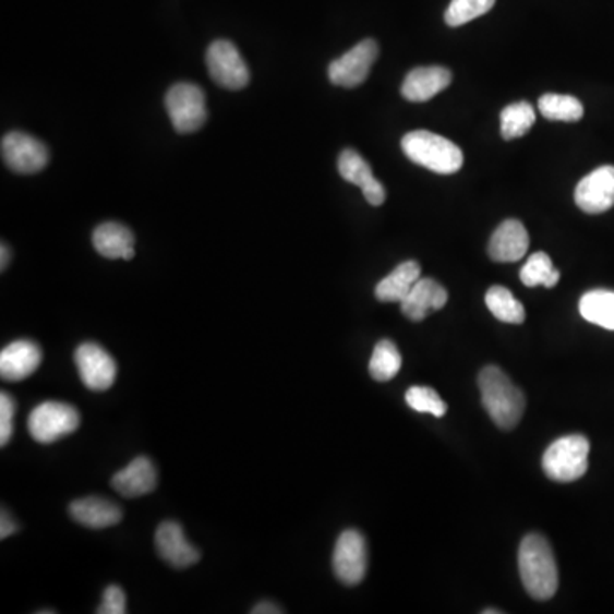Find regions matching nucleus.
Masks as SVG:
<instances>
[{
    "label": "nucleus",
    "instance_id": "nucleus-33",
    "mask_svg": "<svg viewBox=\"0 0 614 614\" xmlns=\"http://www.w3.org/2000/svg\"><path fill=\"white\" fill-rule=\"evenodd\" d=\"M362 193H364L369 204L374 205V207H380V205L384 204V200H386V190H384L380 180L376 183H372L369 189L362 190Z\"/></svg>",
    "mask_w": 614,
    "mask_h": 614
},
{
    "label": "nucleus",
    "instance_id": "nucleus-27",
    "mask_svg": "<svg viewBox=\"0 0 614 614\" xmlns=\"http://www.w3.org/2000/svg\"><path fill=\"white\" fill-rule=\"evenodd\" d=\"M541 115L553 122H579L583 117V105L574 96L543 95L538 101Z\"/></svg>",
    "mask_w": 614,
    "mask_h": 614
},
{
    "label": "nucleus",
    "instance_id": "nucleus-20",
    "mask_svg": "<svg viewBox=\"0 0 614 614\" xmlns=\"http://www.w3.org/2000/svg\"><path fill=\"white\" fill-rule=\"evenodd\" d=\"M93 244L99 255L108 260H132L135 256V236L123 224L105 222L96 227Z\"/></svg>",
    "mask_w": 614,
    "mask_h": 614
},
{
    "label": "nucleus",
    "instance_id": "nucleus-1",
    "mask_svg": "<svg viewBox=\"0 0 614 614\" xmlns=\"http://www.w3.org/2000/svg\"><path fill=\"white\" fill-rule=\"evenodd\" d=\"M519 574L526 592L537 601H549L558 591V567L549 540L528 534L519 546Z\"/></svg>",
    "mask_w": 614,
    "mask_h": 614
},
{
    "label": "nucleus",
    "instance_id": "nucleus-15",
    "mask_svg": "<svg viewBox=\"0 0 614 614\" xmlns=\"http://www.w3.org/2000/svg\"><path fill=\"white\" fill-rule=\"evenodd\" d=\"M449 293L434 278H420L407 298L399 302L401 313L410 322L420 323L434 311L443 310L447 304Z\"/></svg>",
    "mask_w": 614,
    "mask_h": 614
},
{
    "label": "nucleus",
    "instance_id": "nucleus-26",
    "mask_svg": "<svg viewBox=\"0 0 614 614\" xmlns=\"http://www.w3.org/2000/svg\"><path fill=\"white\" fill-rule=\"evenodd\" d=\"M558 280L559 272L553 266L552 258L543 251L529 256L528 262L520 268V282L526 287L543 286L552 289Z\"/></svg>",
    "mask_w": 614,
    "mask_h": 614
},
{
    "label": "nucleus",
    "instance_id": "nucleus-4",
    "mask_svg": "<svg viewBox=\"0 0 614 614\" xmlns=\"http://www.w3.org/2000/svg\"><path fill=\"white\" fill-rule=\"evenodd\" d=\"M591 444L580 434L565 435L546 449L543 470L553 482H577L589 468Z\"/></svg>",
    "mask_w": 614,
    "mask_h": 614
},
{
    "label": "nucleus",
    "instance_id": "nucleus-24",
    "mask_svg": "<svg viewBox=\"0 0 614 614\" xmlns=\"http://www.w3.org/2000/svg\"><path fill=\"white\" fill-rule=\"evenodd\" d=\"M537 122V113L528 101L514 103L501 113V133L505 141L522 137Z\"/></svg>",
    "mask_w": 614,
    "mask_h": 614
},
{
    "label": "nucleus",
    "instance_id": "nucleus-30",
    "mask_svg": "<svg viewBox=\"0 0 614 614\" xmlns=\"http://www.w3.org/2000/svg\"><path fill=\"white\" fill-rule=\"evenodd\" d=\"M405 399H407L408 407L419 413H429L437 419L447 413L446 401L437 395L435 389L426 388V386H411L405 395Z\"/></svg>",
    "mask_w": 614,
    "mask_h": 614
},
{
    "label": "nucleus",
    "instance_id": "nucleus-37",
    "mask_svg": "<svg viewBox=\"0 0 614 614\" xmlns=\"http://www.w3.org/2000/svg\"><path fill=\"white\" fill-rule=\"evenodd\" d=\"M492 613L501 614L502 611L501 610H485V611H483V614H492Z\"/></svg>",
    "mask_w": 614,
    "mask_h": 614
},
{
    "label": "nucleus",
    "instance_id": "nucleus-3",
    "mask_svg": "<svg viewBox=\"0 0 614 614\" xmlns=\"http://www.w3.org/2000/svg\"><path fill=\"white\" fill-rule=\"evenodd\" d=\"M401 149L410 161L438 174H454L465 162L458 145L426 130L407 133L401 141Z\"/></svg>",
    "mask_w": 614,
    "mask_h": 614
},
{
    "label": "nucleus",
    "instance_id": "nucleus-18",
    "mask_svg": "<svg viewBox=\"0 0 614 614\" xmlns=\"http://www.w3.org/2000/svg\"><path fill=\"white\" fill-rule=\"evenodd\" d=\"M41 357L35 341H14L0 352V376L5 381L26 380L39 368Z\"/></svg>",
    "mask_w": 614,
    "mask_h": 614
},
{
    "label": "nucleus",
    "instance_id": "nucleus-29",
    "mask_svg": "<svg viewBox=\"0 0 614 614\" xmlns=\"http://www.w3.org/2000/svg\"><path fill=\"white\" fill-rule=\"evenodd\" d=\"M493 5H495V0H453L444 20L450 28H458L462 24L483 16Z\"/></svg>",
    "mask_w": 614,
    "mask_h": 614
},
{
    "label": "nucleus",
    "instance_id": "nucleus-35",
    "mask_svg": "<svg viewBox=\"0 0 614 614\" xmlns=\"http://www.w3.org/2000/svg\"><path fill=\"white\" fill-rule=\"evenodd\" d=\"M251 613H255V614H278V613H284V610H282V607H278L277 604L260 603V604H256V606L253 607V610H251Z\"/></svg>",
    "mask_w": 614,
    "mask_h": 614
},
{
    "label": "nucleus",
    "instance_id": "nucleus-2",
    "mask_svg": "<svg viewBox=\"0 0 614 614\" xmlns=\"http://www.w3.org/2000/svg\"><path fill=\"white\" fill-rule=\"evenodd\" d=\"M478 388L490 419L502 431H513L525 416L526 398L497 365H486L478 376Z\"/></svg>",
    "mask_w": 614,
    "mask_h": 614
},
{
    "label": "nucleus",
    "instance_id": "nucleus-5",
    "mask_svg": "<svg viewBox=\"0 0 614 614\" xmlns=\"http://www.w3.org/2000/svg\"><path fill=\"white\" fill-rule=\"evenodd\" d=\"M166 110L178 133L198 132L207 122V103L202 87L178 83L166 93Z\"/></svg>",
    "mask_w": 614,
    "mask_h": 614
},
{
    "label": "nucleus",
    "instance_id": "nucleus-22",
    "mask_svg": "<svg viewBox=\"0 0 614 614\" xmlns=\"http://www.w3.org/2000/svg\"><path fill=\"white\" fill-rule=\"evenodd\" d=\"M579 311L586 322L614 332V290H589L580 298Z\"/></svg>",
    "mask_w": 614,
    "mask_h": 614
},
{
    "label": "nucleus",
    "instance_id": "nucleus-36",
    "mask_svg": "<svg viewBox=\"0 0 614 614\" xmlns=\"http://www.w3.org/2000/svg\"><path fill=\"white\" fill-rule=\"evenodd\" d=\"M0 253H2V262H0V268H2V272H4L5 268H8L9 258H11V253H9V248L5 246V243H2V251H0Z\"/></svg>",
    "mask_w": 614,
    "mask_h": 614
},
{
    "label": "nucleus",
    "instance_id": "nucleus-7",
    "mask_svg": "<svg viewBox=\"0 0 614 614\" xmlns=\"http://www.w3.org/2000/svg\"><path fill=\"white\" fill-rule=\"evenodd\" d=\"M205 60H207L208 74L224 89H244L250 84V69L231 41L227 39L214 41L208 47Z\"/></svg>",
    "mask_w": 614,
    "mask_h": 614
},
{
    "label": "nucleus",
    "instance_id": "nucleus-8",
    "mask_svg": "<svg viewBox=\"0 0 614 614\" xmlns=\"http://www.w3.org/2000/svg\"><path fill=\"white\" fill-rule=\"evenodd\" d=\"M380 57V45L374 39H362L352 50L347 51L340 59L333 60L328 67V77L335 86H360L371 74V69Z\"/></svg>",
    "mask_w": 614,
    "mask_h": 614
},
{
    "label": "nucleus",
    "instance_id": "nucleus-6",
    "mask_svg": "<svg viewBox=\"0 0 614 614\" xmlns=\"http://www.w3.org/2000/svg\"><path fill=\"white\" fill-rule=\"evenodd\" d=\"M81 423L79 411L72 405L45 401L32 411L28 429L39 444L57 443L65 435L74 434Z\"/></svg>",
    "mask_w": 614,
    "mask_h": 614
},
{
    "label": "nucleus",
    "instance_id": "nucleus-10",
    "mask_svg": "<svg viewBox=\"0 0 614 614\" xmlns=\"http://www.w3.org/2000/svg\"><path fill=\"white\" fill-rule=\"evenodd\" d=\"M333 571L345 586L362 582L368 571V543L356 529H347L338 538L333 552Z\"/></svg>",
    "mask_w": 614,
    "mask_h": 614
},
{
    "label": "nucleus",
    "instance_id": "nucleus-25",
    "mask_svg": "<svg viewBox=\"0 0 614 614\" xmlns=\"http://www.w3.org/2000/svg\"><path fill=\"white\" fill-rule=\"evenodd\" d=\"M401 364H404V359H401L398 347L392 340H381L372 352L369 372H371L372 380L386 383L396 377Z\"/></svg>",
    "mask_w": 614,
    "mask_h": 614
},
{
    "label": "nucleus",
    "instance_id": "nucleus-11",
    "mask_svg": "<svg viewBox=\"0 0 614 614\" xmlns=\"http://www.w3.org/2000/svg\"><path fill=\"white\" fill-rule=\"evenodd\" d=\"M74 359L79 376L91 392H106L113 386L117 381V362L110 353L103 349L101 345L91 344V341L81 345L75 350Z\"/></svg>",
    "mask_w": 614,
    "mask_h": 614
},
{
    "label": "nucleus",
    "instance_id": "nucleus-21",
    "mask_svg": "<svg viewBox=\"0 0 614 614\" xmlns=\"http://www.w3.org/2000/svg\"><path fill=\"white\" fill-rule=\"evenodd\" d=\"M422 268L419 263L404 262L396 266L395 270L384 277L376 286V298L381 302H401L407 298L410 290L419 282Z\"/></svg>",
    "mask_w": 614,
    "mask_h": 614
},
{
    "label": "nucleus",
    "instance_id": "nucleus-31",
    "mask_svg": "<svg viewBox=\"0 0 614 614\" xmlns=\"http://www.w3.org/2000/svg\"><path fill=\"white\" fill-rule=\"evenodd\" d=\"M16 404L8 393H0V446H8L14 431Z\"/></svg>",
    "mask_w": 614,
    "mask_h": 614
},
{
    "label": "nucleus",
    "instance_id": "nucleus-23",
    "mask_svg": "<svg viewBox=\"0 0 614 614\" xmlns=\"http://www.w3.org/2000/svg\"><path fill=\"white\" fill-rule=\"evenodd\" d=\"M486 308L490 313L497 317L498 322L509 325L525 323L526 310L509 289L502 286H493L485 293Z\"/></svg>",
    "mask_w": 614,
    "mask_h": 614
},
{
    "label": "nucleus",
    "instance_id": "nucleus-19",
    "mask_svg": "<svg viewBox=\"0 0 614 614\" xmlns=\"http://www.w3.org/2000/svg\"><path fill=\"white\" fill-rule=\"evenodd\" d=\"M72 519L84 528L105 529L117 526L123 513L117 504L101 497H84L72 502L69 507Z\"/></svg>",
    "mask_w": 614,
    "mask_h": 614
},
{
    "label": "nucleus",
    "instance_id": "nucleus-28",
    "mask_svg": "<svg viewBox=\"0 0 614 614\" xmlns=\"http://www.w3.org/2000/svg\"><path fill=\"white\" fill-rule=\"evenodd\" d=\"M338 171L341 178L349 183L357 184L360 190H365L372 183H376V178L372 174V168L364 157L357 151L345 149L338 157Z\"/></svg>",
    "mask_w": 614,
    "mask_h": 614
},
{
    "label": "nucleus",
    "instance_id": "nucleus-12",
    "mask_svg": "<svg viewBox=\"0 0 614 614\" xmlns=\"http://www.w3.org/2000/svg\"><path fill=\"white\" fill-rule=\"evenodd\" d=\"M576 204L586 214H603L614 207V166H601L579 181Z\"/></svg>",
    "mask_w": 614,
    "mask_h": 614
},
{
    "label": "nucleus",
    "instance_id": "nucleus-32",
    "mask_svg": "<svg viewBox=\"0 0 614 614\" xmlns=\"http://www.w3.org/2000/svg\"><path fill=\"white\" fill-rule=\"evenodd\" d=\"M127 613V595L120 586L106 587L103 594V603L98 614H123Z\"/></svg>",
    "mask_w": 614,
    "mask_h": 614
},
{
    "label": "nucleus",
    "instance_id": "nucleus-13",
    "mask_svg": "<svg viewBox=\"0 0 614 614\" xmlns=\"http://www.w3.org/2000/svg\"><path fill=\"white\" fill-rule=\"evenodd\" d=\"M156 549L166 564L174 568H189L200 559L198 550L186 540L178 522L166 520L156 531Z\"/></svg>",
    "mask_w": 614,
    "mask_h": 614
},
{
    "label": "nucleus",
    "instance_id": "nucleus-17",
    "mask_svg": "<svg viewBox=\"0 0 614 614\" xmlns=\"http://www.w3.org/2000/svg\"><path fill=\"white\" fill-rule=\"evenodd\" d=\"M111 486L117 490L122 497L137 498L144 497L147 493L154 492L157 486V471L154 462L145 456L133 459L123 470L118 471L111 480Z\"/></svg>",
    "mask_w": 614,
    "mask_h": 614
},
{
    "label": "nucleus",
    "instance_id": "nucleus-9",
    "mask_svg": "<svg viewBox=\"0 0 614 614\" xmlns=\"http://www.w3.org/2000/svg\"><path fill=\"white\" fill-rule=\"evenodd\" d=\"M2 159L17 174L44 171L50 161L47 145L24 132H9L2 139Z\"/></svg>",
    "mask_w": 614,
    "mask_h": 614
},
{
    "label": "nucleus",
    "instance_id": "nucleus-16",
    "mask_svg": "<svg viewBox=\"0 0 614 614\" xmlns=\"http://www.w3.org/2000/svg\"><path fill=\"white\" fill-rule=\"evenodd\" d=\"M453 74L446 67H417L405 79L401 95L411 103H425L449 87Z\"/></svg>",
    "mask_w": 614,
    "mask_h": 614
},
{
    "label": "nucleus",
    "instance_id": "nucleus-14",
    "mask_svg": "<svg viewBox=\"0 0 614 614\" xmlns=\"http://www.w3.org/2000/svg\"><path fill=\"white\" fill-rule=\"evenodd\" d=\"M529 250V234L522 222L505 220L495 229L489 244V255L493 262L516 263L525 258Z\"/></svg>",
    "mask_w": 614,
    "mask_h": 614
},
{
    "label": "nucleus",
    "instance_id": "nucleus-34",
    "mask_svg": "<svg viewBox=\"0 0 614 614\" xmlns=\"http://www.w3.org/2000/svg\"><path fill=\"white\" fill-rule=\"evenodd\" d=\"M20 526H17L16 520L12 519L11 514L2 510V519H0V538L5 540V538L12 537L14 532H17Z\"/></svg>",
    "mask_w": 614,
    "mask_h": 614
}]
</instances>
